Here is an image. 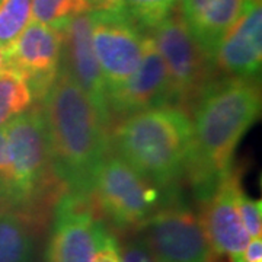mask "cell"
Instances as JSON below:
<instances>
[{
	"label": "cell",
	"mask_w": 262,
	"mask_h": 262,
	"mask_svg": "<svg viewBox=\"0 0 262 262\" xmlns=\"http://www.w3.org/2000/svg\"><path fill=\"white\" fill-rule=\"evenodd\" d=\"M34 237L27 220L0 211V262H32Z\"/></svg>",
	"instance_id": "obj_16"
},
{
	"label": "cell",
	"mask_w": 262,
	"mask_h": 262,
	"mask_svg": "<svg viewBox=\"0 0 262 262\" xmlns=\"http://www.w3.org/2000/svg\"><path fill=\"white\" fill-rule=\"evenodd\" d=\"M214 63L229 77L255 79L262 63L261 0H248L244 13L222 39Z\"/></svg>",
	"instance_id": "obj_14"
},
{
	"label": "cell",
	"mask_w": 262,
	"mask_h": 262,
	"mask_svg": "<svg viewBox=\"0 0 262 262\" xmlns=\"http://www.w3.org/2000/svg\"><path fill=\"white\" fill-rule=\"evenodd\" d=\"M61 29L29 20L19 37L3 48V70L20 76L32 94L41 101L56 80L61 64Z\"/></svg>",
	"instance_id": "obj_9"
},
{
	"label": "cell",
	"mask_w": 262,
	"mask_h": 262,
	"mask_svg": "<svg viewBox=\"0 0 262 262\" xmlns=\"http://www.w3.org/2000/svg\"><path fill=\"white\" fill-rule=\"evenodd\" d=\"M121 262H155L146 242L140 237L131 239L124 245L121 251Z\"/></svg>",
	"instance_id": "obj_24"
},
{
	"label": "cell",
	"mask_w": 262,
	"mask_h": 262,
	"mask_svg": "<svg viewBox=\"0 0 262 262\" xmlns=\"http://www.w3.org/2000/svg\"><path fill=\"white\" fill-rule=\"evenodd\" d=\"M178 0H122V8L128 12L140 28L153 29L175 10Z\"/></svg>",
	"instance_id": "obj_20"
},
{
	"label": "cell",
	"mask_w": 262,
	"mask_h": 262,
	"mask_svg": "<svg viewBox=\"0 0 262 262\" xmlns=\"http://www.w3.org/2000/svg\"><path fill=\"white\" fill-rule=\"evenodd\" d=\"M12 185V166H10L9 144L3 127H0V210L3 208Z\"/></svg>",
	"instance_id": "obj_23"
},
{
	"label": "cell",
	"mask_w": 262,
	"mask_h": 262,
	"mask_svg": "<svg viewBox=\"0 0 262 262\" xmlns=\"http://www.w3.org/2000/svg\"><path fill=\"white\" fill-rule=\"evenodd\" d=\"M91 6V9H108V5L105 0H86Z\"/></svg>",
	"instance_id": "obj_26"
},
{
	"label": "cell",
	"mask_w": 262,
	"mask_h": 262,
	"mask_svg": "<svg viewBox=\"0 0 262 262\" xmlns=\"http://www.w3.org/2000/svg\"><path fill=\"white\" fill-rule=\"evenodd\" d=\"M192 125L177 106H156L124 117L111 134V146L136 172L163 191H175L185 173Z\"/></svg>",
	"instance_id": "obj_3"
},
{
	"label": "cell",
	"mask_w": 262,
	"mask_h": 262,
	"mask_svg": "<svg viewBox=\"0 0 262 262\" xmlns=\"http://www.w3.org/2000/svg\"><path fill=\"white\" fill-rule=\"evenodd\" d=\"M91 34L110 96L140 64L144 34L122 5L91 12Z\"/></svg>",
	"instance_id": "obj_7"
},
{
	"label": "cell",
	"mask_w": 262,
	"mask_h": 262,
	"mask_svg": "<svg viewBox=\"0 0 262 262\" xmlns=\"http://www.w3.org/2000/svg\"><path fill=\"white\" fill-rule=\"evenodd\" d=\"M241 188L239 177L232 170L203 203L200 217L215 255H227L232 262H245V249L251 241L237 210Z\"/></svg>",
	"instance_id": "obj_11"
},
{
	"label": "cell",
	"mask_w": 262,
	"mask_h": 262,
	"mask_svg": "<svg viewBox=\"0 0 262 262\" xmlns=\"http://www.w3.org/2000/svg\"><path fill=\"white\" fill-rule=\"evenodd\" d=\"M245 262H262V241L261 237H253L249 241L244 253Z\"/></svg>",
	"instance_id": "obj_25"
},
{
	"label": "cell",
	"mask_w": 262,
	"mask_h": 262,
	"mask_svg": "<svg viewBox=\"0 0 262 262\" xmlns=\"http://www.w3.org/2000/svg\"><path fill=\"white\" fill-rule=\"evenodd\" d=\"M92 262H121L118 241L115 234L105 226L103 220H98L96 225V241Z\"/></svg>",
	"instance_id": "obj_22"
},
{
	"label": "cell",
	"mask_w": 262,
	"mask_h": 262,
	"mask_svg": "<svg viewBox=\"0 0 262 262\" xmlns=\"http://www.w3.org/2000/svg\"><path fill=\"white\" fill-rule=\"evenodd\" d=\"M61 32V64L83 89V92L102 115L103 120L111 124L106 84L92 46L91 12L80 13L69 19L63 25Z\"/></svg>",
	"instance_id": "obj_13"
},
{
	"label": "cell",
	"mask_w": 262,
	"mask_h": 262,
	"mask_svg": "<svg viewBox=\"0 0 262 262\" xmlns=\"http://www.w3.org/2000/svg\"><path fill=\"white\" fill-rule=\"evenodd\" d=\"M32 0H0V48L9 47L28 25Z\"/></svg>",
	"instance_id": "obj_19"
},
{
	"label": "cell",
	"mask_w": 262,
	"mask_h": 262,
	"mask_svg": "<svg viewBox=\"0 0 262 262\" xmlns=\"http://www.w3.org/2000/svg\"><path fill=\"white\" fill-rule=\"evenodd\" d=\"M9 144L12 185L0 211H12L31 227L42 226L48 208L58 203L66 187L57 177L41 108L27 110L5 127Z\"/></svg>",
	"instance_id": "obj_4"
},
{
	"label": "cell",
	"mask_w": 262,
	"mask_h": 262,
	"mask_svg": "<svg viewBox=\"0 0 262 262\" xmlns=\"http://www.w3.org/2000/svg\"><path fill=\"white\" fill-rule=\"evenodd\" d=\"M108 8H114V6H120L122 3V0H105Z\"/></svg>",
	"instance_id": "obj_27"
},
{
	"label": "cell",
	"mask_w": 262,
	"mask_h": 262,
	"mask_svg": "<svg viewBox=\"0 0 262 262\" xmlns=\"http://www.w3.org/2000/svg\"><path fill=\"white\" fill-rule=\"evenodd\" d=\"M139 230L155 262H215L201 219L179 200L159 208Z\"/></svg>",
	"instance_id": "obj_8"
},
{
	"label": "cell",
	"mask_w": 262,
	"mask_h": 262,
	"mask_svg": "<svg viewBox=\"0 0 262 262\" xmlns=\"http://www.w3.org/2000/svg\"><path fill=\"white\" fill-rule=\"evenodd\" d=\"M259 114L261 89L255 79L217 80L196 98L185 172L201 203L233 170L234 150Z\"/></svg>",
	"instance_id": "obj_1"
},
{
	"label": "cell",
	"mask_w": 262,
	"mask_h": 262,
	"mask_svg": "<svg viewBox=\"0 0 262 262\" xmlns=\"http://www.w3.org/2000/svg\"><path fill=\"white\" fill-rule=\"evenodd\" d=\"M39 102L57 177L66 191L89 196L95 170L111 151L110 124L63 64Z\"/></svg>",
	"instance_id": "obj_2"
},
{
	"label": "cell",
	"mask_w": 262,
	"mask_h": 262,
	"mask_svg": "<svg viewBox=\"0 0 262 262\" xmlns=\"http://www.w3.org/2000/svg\"><path fill=\"white\" fill-rule=\"evenodd\" d=\"M175 192L153 185L117 153L110 151L95 170L89 198L99 219L128 232L139 230L159 208L177 201Z\"/></svg>",
	"instance_id": "obj_5"
},
{
	"label": "cell",
	"mask_w": 262,
	"mask_h": 262,
	"mask_svg": "<svg viewBox=\"0 0 262 262\" xmlns=\"http://www.w3.org/2000/svg\"><path fill=\"white\" fill-rule=\"evenodd\" d=\"M237 210L244 227L249 234V237H261L262 233V217L261 200H252L244 192L241 188L237 192Z\"/></svg>",
	"instance_id": "obj_21"
},
{
	"label": "cell",
	"mask_w": 262,
	"mask_h": 262,
	"mask_svg": "<svg viewBox=\"0 0 262 262\" xmlns=\"http://www.w3.org/2000/svg\"><path fill=\"white\" fill-rule=\"evenodd\" d=\"M98 220L89 196L66 191L54 208L47 262L94 261Z\"/></svg>",
	"instance_id": "obj_10"
},
{
	"label": "cell",
	"mask_w": 262,
	"mask_h": 262,
	"mask_svg": "<svg viewBox=\"0 0 262 262\" xmlns=\"http://www.w3.org/2000/svg\"><path fill=\"white\" fill-rule=\"evenodd\" d=\"M110 114L128 117L156 106H172L166 67L151 35H144L143 56L136 72L108 96Z\"/></svg>",
	"instance_id": "obj_12"
},
{
	"label": "cell",
	"mask_w": 262,
	"mask_h": 262,
	"mask_svg": "<svg viewBox=\"0 0 262 262\" xmlns=\"http://www.w3.org/2000/svg\"><path fill=\"white\" fill-rule=\"evenodd\" d=\"M3 72V50L0 48V73Z\"/></svg>",
	"instance_id": "obj_28"
},
{
	"label": "cell",
	"mask_w": 262,
	"mask_h": 262,
	"mask_svg": "<svg viewBox=\"0 0 262 262\" xmlns=\"http://www.w3.org/2000/svg\"><path fill=\"white\" fill-rule=\"evenodd\" d=\"M179 12L196 44L214 63L222 39L244 13L248 0H179Z\"/></svg>",
	"instance_id": "obj_15"
},
{
	"label": "cell",
	"mask_w": 262,
	"mask_h": 262,
	"mask_svg": "<svg viewBox=\"0 0 262 262\" xmlns=\"http://www.w3.org/2000/svg\"><path fill=\"white\" fill-rule=\"evenodd\" d=\"M34 102L27 82L13 72L0 73V127L25 113Z\"/></svg>",
	"instance_id": "obj_17"
},
{
	"label": "cell",
	"mask_w": 262,
	"mask_h": 262,
	"mask_svg": "<svg viewBox=\"0 0 262 262\" xmlns=\"http://www.w3.org/2000/svg\"><path fill=\"white\" fill-rule=\"evenodd\" d=\"M153 41L166 67L172 106H185L210 83L213 60L196 44L178 10L153 28Z\"/></svg>",
	"instance_id": "obj_6"
},
{
	"label": "cell",
	"mask_w": 262,
	"mask_h": 262,
	"mask_svg": "<svg viewBox=\"0 0 262 262\" xmlns=\"http://www.w3.org/2000/svg\"><path fill=\"white\" fill-rule=\"evenodd\" d=\"M91 10L86 0H32L31 3L34 20L57 29L63 28L70 18Z\"/></svg>",
	"instance_id": "obj_18"
}]
</instances>
